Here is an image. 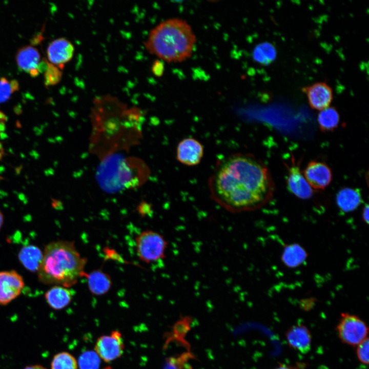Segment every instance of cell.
Masks as SVG:
<instances>
[{
  "label": "cell",
  "instance_id": "8992f818",
  "mask_svg": "<svg viewBox=\"0 0 369 369\" xmlns=\"http://www.w3.org/2000/svg\"><path fill=\"white\" fill-rule=\"evenodd\" d=\"M124 349L125 343L122 334L117 330L99 337L94 346L95 353L100 359L106 363L112 362L120 357Z\"/></svg>",
  "mask_w": 369,
  "mask_h": 369
},
{
  "label": "cell",
  "instance_id": "5b68a950",
  "mask_svg": "<svg viewBox=\"0 0 369 369\" xmlns=\"http://www.w3.org/2000/svg\"><path fill=\"white\" fill-rule=\"evenodd\" d=\"M340 340L351 346H357L367 338L368 327L358 316L347 313H341L336 326Z\"/></svg>",
  "mask_w": 369,
  "mask_h": 369
},
{
  "label": "cell",
  "instance_id": "1f68e13d",
  "mask_svg": "<svg viewBox=\"0 0 369 369\" xmlns=\"http://www.w3.org/2000/svg\"><path fill=\"white\" fill-rule=\"evenodd\" d=\"M4 222V216L2 213V212L0 210V230L3 225Z\"/></svg>",
  "mask_w": 369,
  "mask_h": 369
},
{
  "label": "cell",
  "instance_id": "836d02e7",
  "mask_svg": "<svg viewBox=\"0 0 369 369\" xmlns=\"http://www.w3.org/2000/svg\"><path fill=\"white\" fill-rule=\"evenodd\" d=\"M5 119H5V116L4 115V114L0 112V120H5Z\"/></svg>",
  "mask_w": 369,
  "mask_h": 369
},
{
  "label": "cell",
  "instance_id": "7402d4cb",
  "mask_svg": "<svg viewBox=\"0 0 369 369\" xmlns=\"http://www.w3.org/2000/svg\"><path fill=\"white\" fill-rule=\"evenodd\" d=\"M78 367L77 360L67 352L56 354L51 362V369H77Z\"/></svg>",
  "mask_w": 369,
  "mask_h": 369
},
{
  "label": "cell",
  "instance_id": "9c48e42d",
  "mask_svg": "<svg viewBox=\"0 0 369 369\" xmlns=\"http://www.w3.org/2000/svg\"><path fill=\"white\" fill-rule=\"evenodd\" d=\"M39 52L32 46L20 48L16 56V63L19 69L32 76H36L39 72L45 71L47 61H42Z\"/></svg>",
  "mask_w": 369,
  "mask_h": 369
},
{
  "label": "cell",
  "instance_id": "30bf717a",
  "mask_svg": "<svg viewBox=\"0 0 369 369\" xmlns=\"http://www.w3.org/2000/svg\"><path fill=\"white\" fill-rule=\"evenodd\" d=\"M303 173L310 187L315 190H323L332 181V170L322 161H311L304 170Z\"/></svg>",
  "mask_w": 369,
  "mask_h": 369
},
{
  "label": "cell",
  "instance_id": "ffe728a7",
  "mask_svg": "<svg viewBox=\"0 0 369 369\" xmlns=\"http://www.w3.org/2000/svg\"><path fill=\"white\" fill-rule=\"evenodd\" d=\"M339 120V114L334 107H328L321 110L317 117L320 129L323 132L334 130L338 127Z\"/></svg>",
  "mask_w": 369,
  "mask_h": 369
},
{
  "label": "cell",
  "instance_id": "4316f807",
  "mask_svg": "<svg viewBox=\"0 0 369 369\" xmlns=\"http://www.w3.org/2000/svg\"><path fill=\"white\" fill-rule=\"evenodd\" d=\"M368 337L358 344L356 349V355L358 360L363 364H368Z\"/></svg>",
  "mask_w": 369,
  "mask_h": 369
},
{
  "label": "cell",
  "instance_id": "8d00e7d4",
  "mask_svg": "<svg viewBox=\"0 0 369 369\" xmlns=\"http://www.w3.org/2000/svg\"><path fill=\"white\" fill-rule=\"evenodd\" d=\"M2 149V145H1V143H0V150H1Z\"/></svg>",
  "mask_w": 369,
  "mask_h": 369
},
{
  "label": "cell",
  "instance_id": "e0dca14e",
  "mask_svg": "<svg viewBox=\"0 0 369 369\" xmlns=\"http://www.w3.org/2000/svg\"><path fill=\"white\" fill-rule=\"evenodd\" d=\"M336 203L344 212H352L356 209L362 202V196L358 189L344 188L336 195Z\"/></svg>",
  "mask_w": 369,
  "mask_h": 369
},
{
  "label": "cell",
  "instance_id": "4fadbf2b",
  "mask_svg": "<svg viewBox=\"0 0 369 369\" xmlns=\"http://www.w3.org/2000/svg\"><path fill=\"white\" fill-rule=\"evenodd\" d=\"M74 53V45L64 37L53 40L47 48V56L50 63L60 69L72 59Z\"/></svg>",
  "mask_w": 369,
  "mask_h": 369
},
{
  "label": "cell",
  "instance_id": "7c38bea8",
  "mask_svg": "<svg viewBox=\"0 0 369 369\" xmlns=\"http://www.w3.org/2000/svg\"><path fill=\"white\" fill-rule=\"evenodd\" d=\"M302 91L306 95L310 107L315 110L321 111L327 108L333 99L332 90L324 82L303 87Z\"/></svg>",
  "mask_w": 369,
  "mask_h": 369
},
{
  "label": "cell",
  "instance_id": "277c9868",
  "mask_svg": "<svg viewBox=\"0 0 369 369\" xmlns=\"http://www.w3.org/2000/svg\"><path fill=\"white\" fill-rule=\"evenodd\" d=\"M137 255L146 263H154L165 257L168 241L160 233L145 230L135 237Z\"/></svg>",
  "mask_w": 369,
  "mask_h": 369
},
{
  "label": "cell",
  "instance_id": "2e32d148",
  "mask_svg": "<svg viewBox=\"0 0 369 369\" xmlns=\"http://www.w3.org/2000/svg\"><path fill=\"white\" fill-rule=\"evenodd\" d=\"M73 294L71 291L60 285H54L45 293L46 302L50 308L59 310L67 306L72 299Z\"/></svg>",
  "mask_w": 369,
  "mask_h": 369
},
{
  "label": "cell",
  "instance_id": "d6a6232c",
  "mask_svg": "<svg viewBox=\"0 0 369 369\" xmlns=\"http://www.w3.org/2000/svg\"><path fill=\"white\" fill-rule=\"evenodd\" d=\"M5 124L3 122H0V132L4 131L5 130Z\"/></svg>",
  "mask_w": 369,
  "mask_h": 369
},
{
  "label": "cell",
  "instance_id": "484cf974",
  "mask_svg": "<svg viewBox=\"0 0 369 369\" xmlns=\"http://www.w3.org/2000/svg\"><path fill=\"white\" fill-rule=\"evenodd\" d=\"M62 73L57 66L48 63L45 71V82L46 85L52 86L58 83L61 79Z\"/></svg>",
  "mask_w": 369,
  "mask_h": 369
},
{
  "label": "cell",
  "instance_id": "7a4b0ae2",
  "mask_svg": "<svg viewBox=\"0 0 369 369\" xmlns=\"http://www.w3.org/2000/svg\"><path fill=\"white\" fill-rule=\"evenodd\" d=\"M87 259L77 250L74 242L67 240L52 241L47 244L37 271L39 281L45 284L66 288L75 284L85 277Z\"/></svg>",
  "mask_w": 369,
  "mask_h": 369
},
{
  "label": "cell",
  "instance_id": "f1b7e54d",
  "mask_svg": "<svg viewBox=\"0 0 369 369\" xmlns=\"http://www.w3.org/2000/svg\"><path fill=\"white\" fill-rule=\"evenodd\" d=\"M301 365H290L285 364H280L278 366L272 369H302Z\"/></svg>",
  "mask_w": 369,
  "mask_h": 369
},
{
  "label": "cell",
  "instance_id": "d6986e66",
  "mask_svg": "<svg viewBox=\"0 0 369 369\" xmlns=\"http://www.w3.org/2000/svg\"><path fill=\"white\" fill-rule=\"evenodd\" d=\"M306 257L307 253L301 246L292 244L284 249L281 258L287 266L294 268L302 264Z\"/></svg>",
  "mask_w": 369,
  "mask_h": 369
},
{
  "label": "cell",
  "instance_id": "ac0fdd59",
  "mask_svg": "<svg viewBox=\"0 0 369 369\" xmlns=\"http://www.w3.org/2000/svg\"><path fill=\"white\" fill-rule=\"evenodd\" d=\"M43 256V252L34 245L23 247L18 254V258L21 264L28 271L33 272L37 271Z\"/></svg>",
  "mask_w": 369,
  "mask_h": 369
},
{
  "label": "cell",
  "instance_id": "cb8c5ba5",
  "mask_svg": "<svg viewBox=\"0 0 369 369\" xmlns=\"http://www.w3.org/2000/svg\"><path fill=\"white\" fill-rule=\"evenodd\" d=\"M99 359L95 352H87L80 356L78 365L80 369H97Z\"/></svg>",
  "mask_w": 369,
  "mask_h": 369
},
{
  "label": "cell",
  "instance_id": "e575fe53",
  "mask_svg": "<svg viewBox=\"0 0 369 369\" xmlns=\"http://www.w3.org/2000/svg\"><path fill=\"white\" fill-rule=\"evenodd\" d=\"M102 369H112V367L110 366H106L105 367H104Z\"/></svg>",
  "mask_w": 369,
  "mask_h": 369
},
{
  "label": "cell",
  "instance_id": "603a6c76",
  "mask_svg": "<svg viewBox=\"0 0 369 369\" xmlns=\"http://www.w3.org/2000/svg\"><path fill=\"white\" fill-rule=\"evenodd\" d=\"M18 89V84L16 80H8L6 78H1L0 79V103L6 101Z\"/></svg>",
  "mask_w": 369,
  "mask_h": 369
},
{
  "label": "cell",
  "instance_id": "9a60e30c",
  "mask_svg": "<svg viewBox=\"0 0 369 369\" xmlns=\"http://www.w3.org/2000/svg\"><path fill=\"white\" fill-rule=\"evenodd\" d=\"M87 279L88 289L92 294L100 296L106 294L111 289L110 276L102 270H94L85 276Z\"/></svg>",
  "mask_w": 369,
  "mask_h": 369
},
{
  "label": "cell",
  "instance_id": "d4e9b609",
  "mask_svg": "<svg viewBox=\"0 0 369 369\" xmlns=\"http://www.w3.org/2000/svg\"><path fill=\"white\" fill-rule=\"evenodd\" d=\"M192 356L190 353H185L177 357H169L166 359L163 369H183Z\"/></svg>",
  "mask_w": 369,
  "mask_h": 369
},
{
  "label": "cell",
  "instance_id": "52a82bcc",
  "mask_svg": "<svg viewBox=\"0 0 369 369\" xmlns=\"http://www.w3.org/2000/svg\"><path fill=\"white\" fill-rule=\"evenodd\" d=\"M300 165V161H296L294 157L290 165H286L287 188L296 197L306 199L313 196L314 192L301 171Z\"/></svg>",
  "mask_w": 369,
  "mask_h": 369
},
{
  "label": "cell",
  "instance_id": "3957f363",
  "mask_svg": "<svg viewBox=\"0 0 369 369\" xmlns=\"http://www.w3.org/2000/svg\"><path fill=\"white\" fill-rule=\"evenodd\" d=\"M196 42L190 25L183 19L174 17L151 29L144 45L149 53L161 60L178 63L191 57Z\"/></svg>",
  "mask_w": 369,
  "mask_h": 369
},
{
  "label": "cell",
  "instance_id": "4dcf8cb0",
  "mask_svg": "<svg viewBox=\"0 0 369 369\" xmlns=\"http://www.w3.org/2000/svg\"><path fill=\"white\" fill-rule=\"evenodd\" d=\"M24 369H47V368L41 365L35 364V365L27 366Z\"/></svg>",
  "mask_w": 369,
  "mask_h": 369
},
{
  "label": "cell",
  "instance_id": "8fae6325",
  "mask_svg": "<svg viewBox=\"0 0 369 369\" xmlns=\"http://www.w3.org/2000/svg\"><path fill=\"white\" fill-rule=\"evenodd\" d=\"M203 153V147L198 140L191 137L186 138L177 146L176 159L181 164L194 166L200 163Z\"/></svg>",
  "mask_w": 369,
  "mask_h": 369
},
{
  "label": "cell",
  "instance_id": "83f0119b",
  "mask_svg": "<svg viewBox=\"0 0 369 369\" xmlns=\"http://www.w3.org/2000/svg\"><path fill=\"white\" fill-rule=\"evenodd\" d=\"M151 70L153 74L156 76H161L165 70L163 62L159 59L155 60L152 65Z\"/></svg>",
  "mask_w": 369,
  "mask_h": 369
},
{
  "label": "cell",
  "instance_id": "6da1fadb",
  "mask_svg": "<svg viewBox=\"0 0 369 369\" xmlns=\"http://www.w3.org/2000/svg\"><path fill=\"white\" fill-rule=\"evenodd\" d=\"M210 197L231 213L255 211L272 199L275 186L265 163L250 153L220 159L208 180Z\"/></svg>",
  "mask_w": 369,
  "mask_h": 369
},
{
  "label": "cell",
  "instance_id": "d590c367",
  "mask_svg": "<svg viewBox=\"0 0 369 369\" xmlns=\"http://www.w3.org/2000/svg\"><path fill=\"white\" fill-rule=\"evenodd\" d=\"M2 153L0 152V160L2 159Z\"/></svg>",
  "mask_w": 369,
  "mask_h": 369
},
{
  "label": "cell",
  "instance_id": "f546056e",
  "mask_svg": "<svg viewBox=\"0 0 369 369\" xmlns=\"http://www.w3.org/2000/svg\"><path fill=\"white\" fill-rule=\"evenodd\" d=\"M362 218L364 222H365L366 223H368V205L366 204L362 211Z\"/></svg>",
  "mask_w": 369,
  "mask_h": 369
},
{
  "label": "cell",
  "instance_id": "5bb4252c",
  "mask_svg": "<svg viewBox=\"0 0 369 369\" xmlns=\"http://www.w3.org/2000/svg\"><path fill=\"white\" fill-rule=\"evenodd\" d=\"M288 345L301 354L309 352L312 345V335L309 329L302 324L291 326L285 333Z\"/></svg>",
  "mask_w": 369,
  "mask_h": 369
},
{
  "label": "cell",
  "instance_id": "44dd1931",
  "mask_svg": "<svg viewBox=\"0 0 369 369\" xmlns=\"http://www.w3.org/2000/svg\"><path fill=\"white\" fill-rule=\"evenodd\" d=\"M276 56V50L273 45L263 42L256 45L252 52L253 60L258 64L266 66L273 62Z\"/></svg>",
  "mask_w": 369,
  "mask_h": 369
},
{
  "label": "cell",
  "instance_id": "ba28073f",
  "mask_svg": "<svg viewBox=\"0 0 369 369\" xmlns=\"http://www.w3.org/2000/svg\"><path fill=\"white\" fill-rule=\"evenodd\" d=\"M22 276L15 270L0 272V305L16 298L24 287Z\"/></svg>",
  "mask_w": 369,
  "mask_h": 369
}]
</instances>
